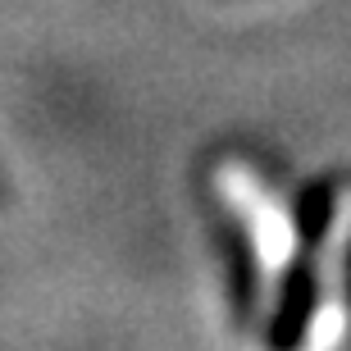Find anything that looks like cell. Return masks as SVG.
I'll return each mask as SVG.
<instances>
[{
	"instance_id": "cell-2",
	"label": "cell",
	"mask_w": 351,
	"mask_h": 351,
	"mask_svg": "<svg viewBox=\"0 0 351 351\" xmlns=\"http://www.w3.org/2000/svg\"><path fill=\"white\" fill-rule=\"evenodd\" d=\"M315 274H319V292H315V319L306 328V342L333 347L351 328V192L338 196V210L315 256Z\"/></svg>"
},
{
	"instance_id": "cell-1",
	"label": "cell",
	"mask_w": 351,
	"mask_h": 351,
	"mask_svg": "<svg viewBox=\"0 0 351 351\" xmlns=\"http://www.w3.org/2000/svg\"><path fill=\"white\" fill-rule=\"evenodd\" d=\"M219 196L228 201L237 219L247 223L251 233V256H256V269H261V306L274 311L278 306V292H283L287 265L297 256V228H292V215L278 196L256 178L251 165H237L228 160L219 169Z\"/></svg>"
}]
</instances>
